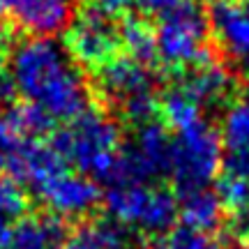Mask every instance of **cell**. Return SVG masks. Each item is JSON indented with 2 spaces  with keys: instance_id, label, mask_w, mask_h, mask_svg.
Segmentation results:
<instances>
[{
  "instance_id": "6da1fadb",
  "label": "cell",
  "mask_w": 249,
  "mask_h": 249,
  "mask_svg": "<svg viewBox=\"0 0 249 249\" xmlns=\"http://www.w3.org/2000/svg\"><path fill=\"white\" fill-rule=\"evenodd\" d=\"M18 95L39 107L55 123H70L90 108L88 83L67 49L51 37H28L12 51L9 62Z\"/></svg>"
},
{
  "instance_id": "7a4b0ae2",
  "label": "cell",
  "mask_w": 249,
  "mask_h": 249,
  "mask_svg": "<svg viewBox=\"0 0 249 249\" xmlns=\"http://www.w3.org/2000/svg\"><path fill=\"white\" fill-rule=\"evenodd\" d=\"M49 143L67 160V164H74L83 176H90L99 185L118 148L123 145V134L118 123L90 107L79 118L70 120L67 127L53 129L49 134Z\"/></svg>"
},
{
  "instance_id": "3957f363",
  "label": "cell",
  "mask_w": 249,
  "mask_h": 249,
  "mask_svg": "<svg viewBox=\"0 0 249 249\" xmlns=\"http://www.w3.org/2000/svg\"><path fill=\"white\" fill-rule=\"evenodd\" d=\"M222 134L208 120L201 118L194 124L173 134L169 178L173 180L178 196L210 187V182H214L222 171Z\"/></svg>"
},
{
  "instance_id": "277c9868",
  "label": "cell",
  "mask_w": 249,
  "mask_h": 249,
  "mask_svg": "<svg viewBox=\"0 0 249 249\" xmlns=\"http://www.w3.org/2000/svg\"><path fill=\"white\" fill-rule=\"evenodd\" d=\"M210 21L198 0H182L178 7L161 14L155 28L157 39V60H161L171 71L196 65L210 58L208 51Z\"/></svg>"
},
{
  "instance_id": "5b68a950",
  "label": "cell",
  "mask_w": 249,
  "mask_h": 249,
  "mask_svg": "<svg viewBox=\"0 0 249 249\" xmlns=\"http://www.w3.org/2000/svg\"><path fill=\"white\" fill-rule=\"evenodd\" d=\"M108 217L127 229L161 235L176 226L178 194L161 185H123L111 187L107 196Z\"/></svg>"
},
{
  "instance_id": "8992f818",
  "label": "cell",
  "mask_w": 249,
  "mask_h": 249,
  "mask_svg": "<svg viewBox=\"0 0 249 249\" xmlns=\"http://www.w3.org/2000/svg\"><path fill=\"white\" fill-rule=\"evenodd\" d=\"M62 46L67 49V53L76 65L97 71L99 67L118 58L123 49L120 23L86 2L81 12H74L70 26L65 28Z\"/></svg>"
},
{
  "instance_id": "52a82bcc",
  "label": "cell",
  "mask_w": 249,
  "mask_h": 249,
  "mask_svg": "<svg viewBox=\"0 0 249 249\" xmlns=\"http://www.w3.org/2000/svg\"><path fill=\"white\" fill-rule=\"evenodd\" d=\"M173 86L180 88L198 108H219L235 92V79L222 62L210 55L205 60L173 71Z\"/></svg>"
},
{
  "instance_id": "ba28073f",
  "label": "cell",
  "mask_w": 249,
  "mask_h": 249,
  "mask_svg": "<svg viewBox=\"0 0 249 249\" xmlns=\"http://www.w3.org/2000/svg\"><path fill=\"white\" fill-rule=\"evenodd\" d=\"M0 17L33 37H51L70 26L74 0H0Z\"/></svg>"
},
{
  "instance_id": "9c48e42d",
  "label": "cell",
  "mask_w": 249,
  "mask_h": 249,
  "mask_svg": "<svg viewBox=\"0 0 249 249\" xmlns=\"http://www.w3.org/2000/svg\"><path fill=\"white\" fill-rule=\"evenodd\" d=\"M5 171L14 182L37 192L49 180L70 171V164L49 141L33 139V141H26L12 155H5Z\"/></svg>"
},
{
  "instance_id": "30bf717a",
  "label": "cell",
  "mask_w": 249,
  "mask_h": 249,
  "mask_svg": "<svg viewBox=\"0 0 249 249\" xmlns=\"http://www.w3.org/2000/svg\"><path fill=\"white\" fill-rule=\"evenodd\" d=\"M35 194L49 208V213L58 214L62 219L83 217V214L92 213L102 201V189L95 180L83 173H70V171L49 180Z\"/></svg>"
},
{
  "instance_id": "8fae6325",
  "label": "cell",
  "mask_w": 249,
  "mask_h": 249,
  "mask_svg": "<svg viewBox=\"0 0 249 249\" xmlns=\"http://www.w3.org/2000/svg\"><path fill=\"white\" fill-rule=\"evenodd\" d=\"M95 90L104 102L118 108L134 97L152 95L155 92V76H152L150 67L136 62L129 55H118L97 70Z\"/></svg>"
},
{
  "instance_id": "7c38bea8",
  "label": "cell",
  "mask_w": 249,
  "mask_h": 249,
  "mask_svg": "<svg viewBox=\"0 0 249 249\" xmlns=\"http://www.w3.org/2000/svg\"><path fill=\"white\" fill-rule=\"evenodd\" d=\"M65 240H67V226L62 217L53 213H28L14 224L7 249H60Z\"/></svg>"
},
{
  "instance_id": "4fadbf2b",
  "label": "cell",
  "mask_w": 249,
  "mask_h": 249,
  "mask_svg": "<svg viewBox=\"0 0 249 249\" xmlns=\"http://www.w3.org/2000/svg\"><path fill=\"white\" fill-rule=\"evenodd\" d=\"M178 217L187 229L213 233L214 229L222 226L224 208L214 194V189L203 187V189H194V192L178 196Z\"/></svg>"
},
{
  "instance_id": "5bb4252c",
  "label": "cell",
  "mask_w": 249,
  "mask_h": 249,
  "mask_svg": "<svg viewBox=\"0 0 249 249\" xmlns=\"http://www.w3.org/2000/svg\"><path fill=\"white\" fill-rule=\"evenodd\" d=\"M171 141H173V136H171L169 127L161 123V120H152V123H145L141 127H136L134 145L139 148V152L150 164L155 178H161V176L169 178Z\"/></svg>"
},
{
  "instance_id": "9a60e30c",
  "label": "cell",
  "mask_w": 249,
  "mask_h": 249,
  "mask_svg": "<svg viewBox=\"0 0 249 249\" xmlns=\"http://www.w3.org/2000/svg\"><path fill=\"white\" fill-rule=\"evenodd\" d=\"M120 42L127 49L129 58L150 67L157 62V39H155V28L139 14L127 12L120 18Z\"/></svg>"
},
{
  "instance_id": "2e32d148",
  "label": "cell",
  "mask_w": 249,
  "mask_h": 249,
  "mask_svg": "<svg viewBox=\"0 0 249 249\" xmlns=\"http://www.w3.org/2000/svg\"><path fill=\"white\" fill-rule=\"evenodd\" d=\"M28 196L23 185L12 178H0V249H7L14 224L28 214Z\"/></svg>"
},
{
  "instance_id": "e0dca14e",
  "label": "cell",
  "mask_w": 249,
  "mask_h": 249,
  "mask_svg": "<svg viewBox=\"0 0 249 249\" xmlns=\"http://www.w3.org/2000/svg\"><path fill=\"white\" fill-rule=\"evenodd\" d=\"M160 120L169 129H185L196 120H201V108L176 86H171L166 92L160 95Z\"/></svg>"
},
{
  "instance_id": "ac0fdd59",
  "label": "cell",
  "mask_w": 249,
  "mask_h": 249,
  "mask_svg": "<svg viewBox=\"0 0 249 249\" xmlns=\"http://www.w3.org/2000/svg\"><path fill=\"white\" fill-rule=\"evenodd\" d=\"M219 134L224 150L249 148V95L229 104Z\"/></svg>"
},
{
  "instance_id": "d6986e66",
  "label": "cell",
  "mask_w": 249,
  "mask_h": 249,
  "mask_svg": "<svg viewBox=\"0 0 249 249\" xmlns=\"http://www.w3.org/2000/svg\"><path fill=\"white\" fill-rule=\"evenodd\" d=\"M148 249H224V245L213 233H201L187 226H173L166 233L155 235Z\"/></svg>"
},
{
  "instance_id": "ffe728a7",
  "label": "cell",
  "mask_w": 249,
  "mask_h": 249,
  "mask_svg": "<svg viewBox=\"0 0 249 249\" xmlns=\"http://www.w3.org/2000/svg\"><path fill=\"white\" fill-rule=\"evenodd\" d=\"M214 194L222 203L224 213H247L249 210V180L235 173L222 171L214 178Z\"/></svg>"
},
{
  "instance_id": "44dd1931",
  "label": "cell",
  "mask_w": 249,
  "mask_h": 249,
  "mask_svg": "<svg viewBox=\"0 0 249 249\" xmlns=\"http://www.w3.org/2000/svg\"><path fill=\"white\" fill-rule=\"evenodd\" d=\"M222 171H229V173H235V176L249 180V148L226 150L222 161Z\"/></svg>"
},
{
  "instance_id": "7402d4cb",
  "label": "cell",
  "mask_w": 249,
  "mask_h": 249,
  "mask_svg": "<svg viewBox=\"0 0 249 249\" xmlns=\"http://www.w3.org/2000/svg\"><path fill=\"white\" fill-rule=\"evenodd\" d=\"M17 81L12 76V70H9V65L5 62V58L0 55V108L5 107L7 108L9 104H14L17 102Z\"/></svg>"
},
{
  "instance_id": "603a6c76",
  "label": "cell",
  "mask_w": 249,
  "mask_h": 249,
  "mask_svg": "<svg viewBox=\"0 0 249 249\" xmlns=\"http://www.w3.org/2000/svg\"><path fill=\"white\" fill-rule=\"evenodd\" d=\"M90 7L99 9L102 14H107V17L116 18V17H124L129 7L134 5V0H88Z\"/></svg>"
},
{
  "instance_id": "cb8c5ba5",
  "label": "cell",
  "mask_w": 249,
  "mask_h": 249,
  "mask_svg": "<svg viewBox=\"0 0 249 249\" xmlns=\"http://www.w3.org/2000/svg\"><path fill=\"white\" fill-rule=\"evenodd\" d=\"M180 2L182 0H134V5H139L143 14H157V17L171 12L173 7H178Z\"/></svg>"
},
{
  "instance_id": "d4e9b609",
  "label": "cell",
  "mask_w": 249,
  "mask_h": 249,
  "mask_svg": "<svg viewBox=\"0 0 249 249\" xmlns=\"http://www.w3.org/2000/svg\"><path fill=\"white\" fill-rule=\"evenodd\" d=\"M7 42H9V23L0 17V49H5Z\"/></svg>"
},
{
  "instance_id": "484cf974",
  "label": "cell",
  "mask_w": 249,
  "mask_h": 249,
  "mask_svg": "<svg viewBox=\"0 0 249 249\" xmlns=\"http://www.w3.org/2000/svg\"><path fill=\"white\" fill-rule=\"evenodd\" d=\"M5 169V155H2V152H0V171Z\"/></svg>"
},
{
  "instance_id": "4316f807",
  "label": "cell",
  "mask_w": 249,
  "mask_h": 249,
  "mask_svg": "<svg viewBox=\"0 0 249 249\" xmlns=\"http://www.w3.org/2000/svg\"><path fill=\"white\" fill-rule=\"evenodd\" d=\"M213 2H229V0H213Z\"/></svg>"
},
{
  "instance_id": "83f0119b",
  "label": "cell",
  "mask_w": 249,
  "mask_h": 249,
  "mask_svg": "<svg viewBox=\"0 0 249 249\" xmlns=\"http://www.w3.org/2000/svg\"><path fill=\"white\" fill-rule=\"evenodd\" d=\"M247 7H249V0H247Z\"/></svg>"
}]
</instances>
